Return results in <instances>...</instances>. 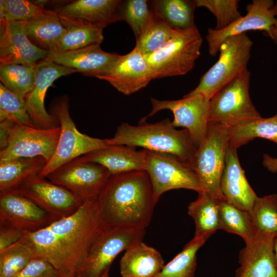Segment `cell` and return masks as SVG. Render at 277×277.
Segmentation results:
<instances>
[{
	"instance_id": "cell-16",
	"label": "cell",
	"mask_w": 277,
	"mask_h": 277,
	"mask_svg": "<svg viewBox=\"0 0 277 277\" xmlns=\"http://www.w3.org/2000/svg\"><path fill=\"white\" fill-rule=\"evenodd\" d=\"M11 192L28 197L59 219L75 213L83 203L71 191L38 175L25 179Z\"/></svg>"
},
{
	"instance_id": "cell-12",
	"label": "cell",
	"mask_w": 277,
	"mask_h": 277,
	"mask_svg": "<svg viewBox=\"0 0 277 277\" xmlns=\"http://www.w3.org/2000/svg\"><path fill=\"white\" fill-rule=\"evenodd\" d=\"M152 110L146 118L162 110H169L174 115L171 124L174 127L187 129L197 148L204 139L207 131L210 113V100L200 94L185 95L177 100H159L151 97Z\"/></svg>"
},
{
	"instance_id": "cell-26",
	"label": "cell",
	"mask_w": 277,
	"mask_h": 277,
	"mask_svg": "<svg viewBox=\"0 0 277 277\" xmlns=\"http://www.w3.org/2000/svg\"><path fill=\"white\" fill-rule=\"evenodd\" d=\"M58 15L66 32L54 48L49 51L74 50L92 45L101 44L103 42V26L60 14Z\"/></svg>"
},
{
	"instance_id": "cell-29",
	"label": "cell",
	"mask_w": 277,
	"mask_h": 277,
	"mask_svg": "<svg viewBox=\"0 0 277 277\" xmlns=\"http://www.w3.org/2000/svg\"><path fill=\"white\" fill-rule=\"evenodd\" d=\"M198 194L188 207V213L195 224V238L212 234L219 229V205L224 200L203 191Z\"/></svg>"
},
{
	"instance_id": "cell-25",
	"label": "cell",
	"mask_w": 277,
	"mask_h": 277,
	"mask_svg": "<svg viewBox=\"0 0 277 277\" xmlns=\"http://www.w3.org/2000/svg\"><path fill=\"white\" fill-rule=\"evenodd\" d=\"M125 251L120 263L122 277H155L165 266L161 253L143 241Z\"/></svg>"
},
{
	"instance_id": "cell-43",
	"label": "cell",
	"mask_w": 277,
	"mask_h": 277,
	"mask_svg": "<svg viewBox=\"0 0 277 277\" xmlns=\"http://www.w3.org/2000/svg\"><path fill=\"white\" fill-rule=\"evenodd\" d=\"M24 231L12 224L0 221V251L22 239Z\"/></svg>"
},
{
	"instance_id": "cell-18",
	"label": "cell",
	"mask_w": 277,
	"mask_h": 277,
	"mask_svg": "<svg viewBox=\"0 0 277 277\" xmlns=\"http://www.w3.org/2000/svg\"><path fill=\"white\" fill-rule=\"evenodd\" d=\"M275 235L256 231L239 254L235 277H277L273 243Z\"/></svg>"
},
{
	"instance_id": "cell-22",
	"label": "cell",
	"mask_w": 277,
	"mask_h": 277,
	"mask_svg": "<svg viewBox=\"0 0 277 277\" xmlns=\"http://www.w3.org/2000/svg\"><path fill=\"white\" fill-rule=\"evenodd\" d=\"M236 150V148L229 143L220 182V191L224 200L227 203L249 212L258 196L246 179Z\"/></svg>"
},
{
	"instance_id": "cell-8",
	"label": "cell",
	"mask_w": 277,
	"mask_h": 277,
	"mask_svg": "<svg viewBox=\"0 0 277 277\" xmlns=\"http://www.w3.org/2000/svg\"><path fill=\"white\" fill-rule=\"evenodd\" d=\"M52 114L57 118L60 135L55 151L38 175L46 178L50 173L69 162L109 145L107 139L91 137L80 132L71 118L66 96L56 100L52 106Z\"/></svg>"
},
{
	"instance_id": "cell-47",
	"label": "cell",
	"mask_w": 277,
	"mask_h": 277,
	"mask_svg": "<svg viewBox=\"0 0 277 277\" xmlns=\"http://www.w3.org/2000/svg\"><path fill=\"white\" fill-rule=\"evenodd\" d=\"M273 253H274V257L275 266L277 269V235L275 236L274 239Z\"/></svg>"
},
{
	"instance_id": "cell-33",
	"label": "cell",
	"mask_w": 277,
	"mask_h": 277,
	"mask_svg": "<svg viewBox=\"0 0 277 277\" xmlns=\"http://www.w3.org/2000/svg\"><path fill=\"white\" fill-rule=\"evenodd\" d=\"M212 234L194 237L155 277H194L197 266L196 253Z\"/></svg>"
},
{
	"instance_id": "cell-37",
	"label": "cell",
	"mask_w": 277,
	"mask_h": 277,
	"mask_svg": "<svg viewBox=\"0 0 277 277\" xmlns=\"http://www.w3.org/2000/svg\"><path fill=\"white\" fill-rule=\"evenodd\" d=\"M34 258L28 244L22 239L0 251V277H14Z\"/></svg>"
},
{
	"instance_id": "cell-5",
	"label": "cell",
	"mask_w": 277,
	"mask_h": 277,
	"mask_svg": "<svg viewBox=\"0 0 277 277\" xmlns=\"http://www.w3.org/2000/svg\"><path fill=\"white\" fill-rule=\"evenodd\" d=\"M230 135V127L209 122L204 139L186 162L196 175L202 191L222 199L220 182Z\"/></svg>"
},
{
	"instance_id": "cell-38",
	"label": "cell",
	"mask_w": 277,
	"mask_h": 277,
	"mask_svg": "<svg viewBox=\"0 0 277 277\" xmlns=\"http://www.w3.org/2000/svg\"><path fill=\"white\" fill-rule=\"evenodd\" d=\"M4 120L35 127L27 111L25 99L11 92L1 83L0 122Z\"/></svg>"
},
{
	"instance_id": "cell-36",
	"label": "cell",
	"mask_w": 277,
	"mask_h": 277,
	"mask_svg": "<svg viewBox=\"0 0 277 277\" xmlns=\"http://www.w3.org/2000/svg\"><path fill=\"white\" fill-rule=\"evenodd\" d=\"M256 231L277 235V194L258 197L249 212Z\"/></svg>"
},
{
	"instance_id": "cell-19",
	"label": "cell",
	"mask_w": 277,
	"mask_h": 277,
	"mask_svg": "<svg viewBox=\"0 0 277 277\" xmlns=\"http://www.w3.org/2000/svg\"><path fill=\"white\" fill-rule=\"evenodd\" d=\"M100 45H92L65 52L48 51L47 57L55 63L76 70L83 75L98 78L108 74L121 56L104 51Z\"/></svg>"
},
{
	"instance_id": "cell-42",
	"label": "cell",
	"mask_w": 277,
	"mask_h": 277,
	"mask_svg": "<svg viewBox=\"0 0 277 277\" xmlns=\"http://www.w3.org/2000/svg\"><path fill=\"white\" fill-rule=\"evenodd\" d=\"M60 274L61 272L48 261L34 258L14 277H60Z\"/></svg>"
},
{
	"instance_id": "cell-41",
	"label": "cell",
	"mask_w": 277,
	"mask_h": 277,
	"mask_svg": "<svg viewBox=\"0 0 277 277\" xmlns=\"http://www.w3.org/2000/svg\"><path fill=\"white\" fill-rule=\"evenodd\" d=\"M7 21L25 22L44 13L46 10L32 1L27 0H4Z\"/></svg>"
},
{
	"instance_id": "cell-3",
	"label": "cell",
	"mask_w": 277,
	"mask_h": 277,
	"mask_svg": "<svg viewBox=\"0 0 277 277\" xmlns=\"http://www.w3.org/2000/svg\"><path fill=\"white\" fill-rule=\"evenodd\" d=\"M109 145L141 147L149 151L173 155L187 162L196 150L188 131L177 130L168 118L148 124L141 121L132 126L123 123L117 127L114 136L107 138Z\"/></svg>"
},
{
	"instance_id": "cell-13",
	"label": "cell",
	"mask_w": 277,
	"mask_h": 277,
	"mask_svg": "<svg viewBox=\"0 0 277 277\" xmlns=\"http://www.w3.org/2000/svg\"><path fill=\"white\" fill-rule=\"evenodd\" d=\"M60 131V126L40 129L16 124L7 147L0 151V162L21 157L42 156L48 163L55 151Z\"/></svg>"
},
{
	"instance_id": "cell-23",
	"label": "cell",
	"mask_w": 277,
	"mask_h": 277,
	"mask_svg": "<svg viewBox=\"0 0 277 277\" xmlns=\"http://www.w3.org/2000/svg\"><path fill=\"white\" fill-rule=\"evenodd\" d=\"M80 157L105 167L111 175L145 170L146 153L125 145H112L86 154Z\"/></svg>"
},
{
	"instance_id": "cell-20",
	"label": "cell",
	"mask_w": 277,
	"mask_h": 277,
	"mask_svg": "<svg viewBox=\"0 0 277 277\" xmlns=\"http://www.w3.org/2000/svg\"><path fill=\"white\" fill-rule=\"evenodd\" d=\"M98 78L108 82L127 95L145 87L153 80L148 64L135 47L129 53L121 55L108 74Z\"/></svg>"
},
{
	"instance_id": "cell-34",
	"label": "cell",
	"mask_w": 277,
	"mask_h": 277,
	"mask_svg": "<svg viewBox=\"0 0 277 277\" xmlns=\"http://www.w3.org/2000/svg\"><path fill=\"white\" fill-rule=\"evenodd\" d=\"M34 66L1 63V83L11 92L25 99L35 84Z\"/></svg>"
},
{
	"instance_id": "cell-35",
	"label": "cell",
	"mask_w": 277,
	"mask_h": 277,
	"mask_svg": "<svg viewBox=\"0 0 277 277\" xmlns=\"http://www.w3.org/2000/svg\"><path fill=\"white\" fill-rule=\"evenodd\" d=\"M219 229L241 236L245 242L254 234L249 212L241 210L224 200L220 202Z\"/></svg>"
},
{
	"instance_id": "cell-28",
	"label": "cell",
	"mask_w": 277,
	"mask_h": 277,
	"mask_svg": "<svg viewBox=\"0 0 277 277\" xmlns=\"http://www.w3.org/2000/svg\"><path fill=\"white\" fill-rule=\"evenodd\" d=\"M47 163L42 156L21 157L0 162V194L14 190L30 176H38Z\"/></svg>"
},
{
	"instance_id": "cell-11",
	"label": "cell",
	"mask_w": 277,
	"mask_h": 277,
	"mask_svg": "<svg viewBox=\"0 0 277 277\" xmlns=\"http://www.w3.org/2000/svg\"><path fill=\"white\" fill-rule=\"evenodd\" d=\"M111 175L104 166L79 157L61 166L46 178L71 191L84 202L96 200Z\"/></svg>"
},
{
	"instance_id": "cell-14",
	"label": "cell",
	"mask_w": 277,
	"mask_h": 277,
	"mask_svg": "<svg viewBox=\"0 0 277 277\" xmlns=\"http://www.w3.org/2000/svg\"><path fill=\"white\" fill-rule=\"evenodd\" d=\"M275 4L272 0H253L247 6L246 14L229 26L220 30L208 28L206 39L209 54L215 56L223 42L230 36L251 30L267 35L277 22Z\"/></svg>"
},
{
	"instance_id": "cell-1",
	"label": "cell",
	"mask_w": 277,
	"mask_h": 277,
	"mask_svg": "<svg viewBox=\"0 0 277 277\" xmlns=\"http://www.w3.org/2000/svg\"><path fill=\"white\" fill-rule=\"evenodd\" d=\"M103 225L96 200H87L67 217L36 231H24L22 239L34 258L48 261L61 273L74 272Z\"/></svg>"
},
{
	"instance_id": "cell-31",
	"label": "cell",
	"mask_w": 277,
	"mask_h": 277,
	"mask_svg": "<svg viewBox=\"0 0 277 277\" xmlns=\"http://www.w3.org/2000/svg\"><path fill=\"white\" fill-rule=\"evenodd\" d=\"M267 139L277 144V114L231 127L229 144L237 149L255 138Z\"/></svg>"
},
{
	"instance_id": "cell-46",
	"label": "cell",
	"mask_w": 277,
	"mask_h": 277,
	"mask_svg": "<svg viewBox=\"0 0 277 277\" xmlns=\"http://www.w3.org/2000/svg\"><path fill=\"white\" fill-rule=\"evenodd\" d=\"M275 7L277 17V1L275 2ZM266 35L269 37L274 42V43L277 45V22L271 28L270 31Z\"/></svg>"
},
{
	"instance_id": "cell-49",
	"label": "cell",
	"mask_w": 277,
	"mask_h": 277,
	"mask_svg": "<svg viewBox=\"0 0 277 277\" xmlns=\"http://www.w3.org/2000/svg\"><path fill=\"white\" fill-rule=\"evenodd\" d=\"M109 269L105 272L102 277H109Z\"/></svg>"
},
{
	"instance_id": "cell-48",
	"label": "cell",
	"mask_w": 277,
	"mask_h": 277,
	"mask_svg": "<svg viewBox=\"0 0 277 277\" xmlns=\"http://www.w3.org/2000/svg\"><path fill=\"white\" fill-rule=\"evenodd\" d=\"M60 277H75L74 272L61 273Z\"/></svg>"
},
{
	"instance_id": "cell-9",
	"label": "cell",
	"mask_w": 277,
	"mask_h": 277,
	"mask_svg": "<svg viewBox=\"0 0 277 277\" xmlns=\"http://www.w3.org/2000/svg\"><path fill=\"white\" fill-rule=\"evenodd\" d=\"M250 81L247 69L212 97L209 123L231 127L261 117L250 99Z\"/></svg>"
},
{
	"instance_id": "cell-2",
	"label": "cell",
	"mask_w": 277,
	"mask_h": 277,
	"mask_svg": "<svg viewBox=\"0 0 277 277\" xmlns=\"http://www.w3.org/2000/svg\"><path fill=\"white\" fill-rule=\"evenodd\" d=\"M96 201L104 225L145 229L156 203L145 170L111 175Z\"/></svg>"
},
{
	"instance_id": "cell-24",
	"label": "cell",
	"mask_w": 277,
	"mask_h": 277,
	"mask_svg": "<svg viewBox=\"0 0 277 277\" xmlns=\"http://www.w3.org/2000/svg\"><path fill=\"white\" fill-rule=\"evenodd\" d=\"M119 0H76L53 10L58 14L106 27L121 21Z\"/></svg>"
},
{
	"instance_id": "cell-21",
	"label": "cell",
	"mask_w": 277,
	"mask_h": 277,
	"mask_svg": "<svg viewBox=\"0 0 277 277\" xmlns=\"http://www.w3.org/2000/svg\"><path fill=\"white\" fill-rule=\"evenodd\" d=\"M0 34L1 63L34 66L47 57V51L38 48L28 39L23 22L7 21Z\"/></svg>"
},
{
	"instance_id": "cell-17",
	"label": "cell",
	"mask_w": 277,
	"mask_h": 277,
	"mask_svg": "<svg viewBox=\"0 0 277 277\" xmlns=\"http://www.w3.org/2000/svg\"><path fill=\"white\" fill-rule=\"evenodd\" d=\"M58 219L23 195L14 192L0 194V221L23 231H37Z\"/></svg>"
},
{
	"instance_id": "cell-30",
	"label": "cell",
	"mask_w": 277,
	"mask_h": 277,
	"mask_svg": "<svg viewBox=\"0 0 277 277\" xmlns=\"http://www.w3.org/2000/svg\"><path fill=\"white\" fill-rule=\"evenodd\" d=\"M151 8L172 29L186 30L194 27L195 1L155 0L150 2Z\"/></svg>"
},
{
	"instance_id": "cell-7",
	"label": "cell",
	"mask_w": 277,
	"mask_h": 277,
	"mask_svg": "<svg viewBox=\"0 0 277 277\" xmlns=\"http://www.w3.org/2000/svg\"><path fill=\"white\" fill-rule=\"evenodd\" d=\"M202 37L196 26L176 30L173 36L153 53L144 56L153 79L186 74L200 55Z\"/></svg>"
},
{
	"instance_id": "cell-27",
	"label": "cell",
	"mask_w": 277,
	"mask_h": 277,
	"mask_svg": "<svg viewBox=\"0 0 277 277\" xmlns=\"http://www.w3.org/2000/svg\"><path fill=\"white\" fill-rule=\"evenodd\" d=\"M23 22L30 41L46 51L52 50L66 32L58 14L53 10H46L44 13Z\"/></svg>"
},
{
	"instance_id": "cell-6",
	"label": "cell",
	"mask_w": 277,
	"mask_h": 277,
	"mask_svg": "<svg viewBox=\"0 0 277 277\" xmlns=\"http://www.w3.org/2000/svg\"><path fill=\"white\" fill-rule=\"evenodd\" d=\"M253 42L243 33L230 36L221 45L216 62L200 78L198 85L187 96L200 94L210 100L220 89L246 69Z\"/></svg>"
},
{
	"instance_id": "cell-40",
	"label": "cell",
	"mask_w": 277,
	"mask_h": 277,
	"mask_svg": "<svg viewBox=\"0 0 277 277\" xmlns=\"http://www.w3.org/2000/svg\"><path fill=\"white\" fill-rule=\"evenodd\" d=\"M195 2L196 7L205 8L214 15L216 30L227 27L242 16L237 0H195Z\"/></svg>"
},
{
	"instance_id": "cell-4",
	"label": "cell",
	"mask_w": 277,
	"mask_h": 277,
	"mask_svg": "<svg viewBox=\"0 0 277 277\" xmlns=\"http://www.w3.org/2000/svg\"><path fill=\"white\" fill-rule=\"evenodd\" d=\"M145 228L103 225L74 272L75 277H102L116 256L142 241Z\"/></svg>"
},
{
	"instance_id": "cell-15",
	"label": "cell",
	"mask_w": 277,
	"mask_h": 277,
	"mask_svg": "<svg viewBox=\"0 0 277 277\" xmlns=\"http://www.w3.org/2000/svg\"><path fill=\"white\" fill-rule=\"evenodd\" d=\"M34 70L35 84L25 98L27 111L36 128L50 129L59 127L56 116L46 110V93L55 80L77 71L60 65L48 57L36 64Z\"/></svg>"
},
{
	"instance_id": "cell-32",
	"label": "cell",
	"mask_w": 277,
	"mask_h": 277,
	"mask_svg": "<svg viewBox=\"0 0 277 277\" xmlns=\"http://www.w3.org/2000/svg\"><path fill=\"white\" fill-rule=\"evenodd\" d=\"M175 31L152 9L140 36L136 39L135 47L144 56L151 54L168 42Z\"/></svg>"
},
{
	"instance_id": "cell-39",
	"label": "cell",
	"mask_w": 277,
	"mask_h": 277,
	"mask_svg": "<svg viewBox=\"0 0 277 277\" xmlns=\"http://www.w3.org/2000/svg\"><path fill=\"white\" fill-rule=\"evenodd\" d=\"M151 11L150 2L146 0L121 1L119 5L121 21H125L128 24L136 39L140 36Z\"/></svg>"
},
{
	"instance_id": "cell-44",
	"label": "cell",
	"mask_w": 277,
	"mask_h": 277,
	"mask_svg": "<svg viewBox=\"0 0 277 277\" xmlns=\"http://www.w3.org/2000/svg\"><path fill=\"white\" fill-rule=\"evenodd\" d=\"M16 124L9 120L0 122V151L7 147L12 131Z\"/></svg>"
},
{
	"instance_id": "cell-10",
	"label": "cell",
	"mask_w": 277,
	"mask_h": 277,
	"mask_svg": "<svg viewBox=\"0 0 277 277\" xmlns=\"http://www.w3.org/2000/svg\"><path fill=\"white\" fill-rule=\"evenodd\" d=\"M145 171L150 178L156 203L165 192L177 189L201 191L198 179L186 162L165 153L144 149Z\"/></svg>"
},
{
	"instance_id": "cell-45",
	"label": "cell",
	"mask_w": 277,
	"mask_h": 277,
	"mask_svg": "<svg viewBox=\"0 0 277 277\" xmlns=\"http://www.w3.org/2000/svg\"><path fill=\"white\" fill-rule=\"evenodd\" d=\"M263 165L268 171L271 172H277V158L265 154L263 155Z\"/></svg>"
}]
</instances>
